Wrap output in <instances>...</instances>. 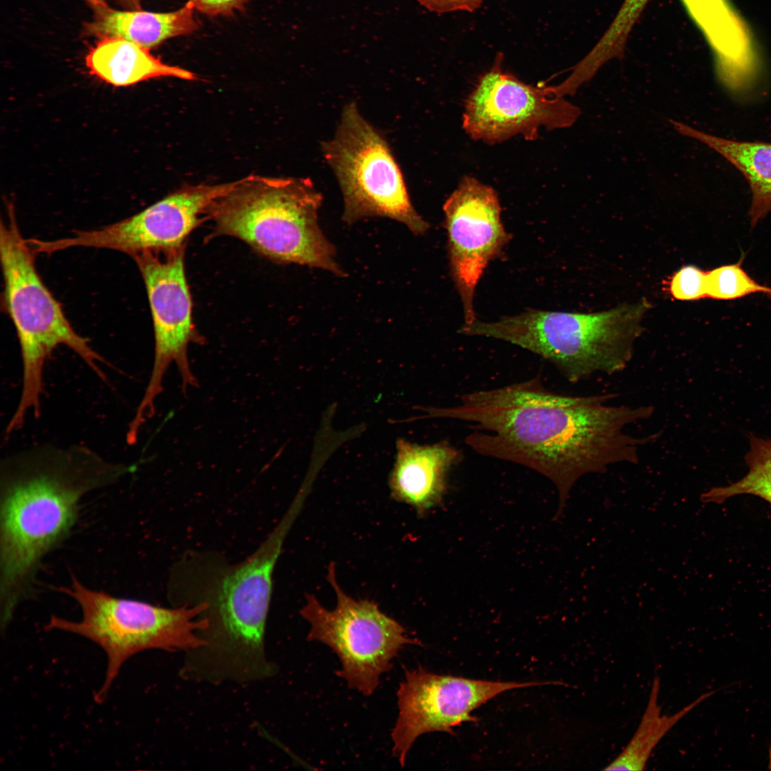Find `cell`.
I'll use <instances>...</instances> for the list:
<instances>
[{
  "instance_id": "3",
  "label": "cell",
  "mask_w": 771,
  "mask_h": 771,
  "mask_svg": "<svg viewBox=\"0 0 771 771\" xmlns=\"http://www.w3.org/2000/svg\"><path fill=\"white\" fill-rule=\"evenodd\" d=\"M295 500L284 518L261 547L221 578L203 616L208 628L203 644L188 651L186 667L197 680L212 685L262 681L276 672L265 650V630L273 571L283 541L298 513Z\"/></svg>"
},
{
  "instance_id": "6",
  "label": "cell",
  "mask_w": 771,
  "mask_h": 771,
  "mask_svg": "<svg viewBox=\"0 0 771 771\" xmlns=\"http://www.w3.org/2000/svg\"><path fill=\"white\" fill-rule=\"evenodd\" d=\"M321 201L309 178L251 175L218 199L208 216L218 233L238 238L273 259L343 276L318 226Z\"/></svg>"
},
{
  "instance_id": "1",
  "label": "cell",
  "mask_w": 771,
  "mask_h": 771,
  "mask_svg": "<svg viewBox=\"0 0 771 771\" xmlns=\"http://www.w3.org/2000/svg\"><path fill=\"white\" fill-rule=\"evenodd\" d=\"M613 393L570 396L550 392L540 377L462 395L456 404L424 408L425 417L474 424L465 441L475 453L515 463L557 487L560 516L582 476L620 463H637L640 448L654 438L627 428L650 418L651 405H610Z\"/></svg>"
},
{
  "instance_id": "26",
  "label": "cell",
  "mask_w": 771,
  "mask_h": 771,
  "mask_svg": "<svg viewBox=\"0 0 771 771\" xmlns=\"http://www.w3.org/2000/svg\"><path fill=\"white\" fill-rule=\"evenodd\" d=\"M84 1L88 2L90 5H93V4H99V3H106V1H108V0H84ZM111 1H114L116 3L119 4L120 5L123 6H124V7L128 9H131V10H137V9H141V6H140L141 0H111Z\"/></svg>"
},
{
  "instance_id": "13",
  "label": "cell",
  "mask_w": 771,
  "mask_h": 771,
  "mask_svg": "<svg viewBox=\"0 0 771 771\" xmlns=\"http://www.w3.org/2000/svg\"><path fill=\"white\" fill-rule=\"evenodd\" d=\"M237 181L218 185L189 186L119 222L92 230L75 231L63 238L44 241L51 254L71 247L112 249L133 256L143 251H168L183 241L214 203Z\"/></svg>"
},
{
  "instance_id": "27",
  "label": "cell",
  "mask_w": 771,
  "mask_h": 771,
  "mask_svg": "<svg viewBox=\"0 0 771 771\" xmlns=\"http://www.w3.org/2000/svg\"><path fill=\"white\" fill-rule=\"evenodd\" d=\"M768 768H769V770H771V742H770V748H769V765H768Z\"/></svg>"
},
{
  "instance_id": "12",
  "label": "cell",
  "mask_w": 771,
  "mask_h": 771,
  "mask_svg": "<svg viewBox=\"0 0 771 771\" xmlns=\"http://www.w3.org/2000/svg\"><path fill=\"white\" fill-rule=\"evenodd\" d=\"M502 59L497 56L465 101L463 127L472 138L494 143L522 134L534 140L542 126L553 130L575 122L580 114L578 107L563 98L548 96L543 86L525 84L504 72Z\"/></svg>"
},
{
  "instance_id": "4",
  "label": "cell",
  "mask_w": 771,
  "mask_h": 771,
  "mask_svg": "<svg viewBox=\"0 0 771 771\" xmlns=\"http://www.w3.org/2000/svg\"><path fill=\"white\" fill-rule=\"evenodd\" d=\"M646 299L598 313L528 310L494 322L463 326L467 336L503 340L542 356L570 382L623 371L642 333Z\"/></svg>"
},
{
  "instance_id": "2",
  "label": "cell",
  "mask_w": 771,
  "mask_h": 771,
  "mask_svg": "<svg viewBox=\"0 0 771 771\" xmlns=\"http://www.w3.org/2000/svg\"><path fill=\"white\" fill-rule=\"evenodd\" d=\"M136 466L109 462L83 446L42 448L5 460L0 475V623L35 595L46 556L69 535L80 502Z\"/></svg>"
},
{
  "instance_id": "17",
  "label": "cell",
  "mask_w": 771,
  "mask_h": 771,
  "mask_svg": "<svg viewBox=\"0 0 771 771\" xmlns=\"http://www.w3.org/2000/svg\"><path fill=\"white\" fill-rule=\"evenodd\" d=\"M85 61L91 75L117 87L161 77L196 79L193 73L164 64L151 54L149 49L118 37L101 39L90 49Z\"/></svg>"
},
{
  "instance_id": "21",
  "label": "cell",
  "mask_w": 771,
  "mask_h": 771,
  "mask_svg": "<svg viewBox=\"0 0 771 771\" xmlns=\"http://www.w3.org/2000/svg\"><path fill=\"white\" fill-rule=\"evenodd\" d=\"M650 0H624L615 17L588 54L577 64L580 74L592 79L608 61L623 57L630 34Z\"/></svg>"
},
{
  "instance_id": "7",
  "label": "cell",
  "mask_w": 771,
  "mask_h": 771,
  "mask_svg": "<svg viewBox=\"0 0 771 771\" xmlns=\"http://www.w3.org/2000/svg\"><path fill=\"white\" fill-rule=\"evenodd\" d=\"M58 590L77 603L81 618L76 621L51 615L44 628L80 635L104 651L107 667L104 681L94 695L98 703L107 697L122 665L131 657L153 649L186 652L203 645L199 633L208 626L203 615L208 608L206 601L163 608L89 588L74 575L70 584Z\"/></svg>"
},
{
  "instance_id": "20",
  "label": "cell",
  "mask_w": 771,
  "mask_h": 771,
  "mask_svg": "<svg viewBox=\"0 0 771 771\" xmlns=\"http://www.w3.org/2000/svg\"><path fill=\"white\" fill-rule=\"evenodd\" d=\"M750 449L745 459L749 470L739 480L726 486L713 487L701 495L703 503L721 504L740 495H750L771 504V439L750 435Z\"/></svg>"
},
{
  "instance_id": "25",
  "label": "cell",
  "mask_w": 771,
  "mask_h": 771,
  "mask_svg": "<svg viewBox=\"0 0 771 771\" xmlns=\"http://www.w3.org/2000/svg\"><path fill=\"white\" fill-rule=\"evenodd\" d=\"M428 10L438 14L463 11L473 12L479 9L483 0H416Z\"/></svg>"
},
{
  "instance_id": "23",
  "label": "cell",
  "mask_w": 771,
  "mask_h": 771,
  "mask_svg": "<svg viewBox=\"0 0 771 771\" xmlns=\"http://www.w3.org/2000/svg\"><path fill=\"white\" fill-rule=\"evenodd\" d=\"M705 271L693 265L685 266L675 272L668 282V291L676 300L696 301L707 298Z\"/></svg>"
},
{
  "instance_id": "18",
  "label": "cell",
  "mask_w": 771,
  "mask_h": 771,
  "mask_svg": "<svg viewBox=\"0 0 771 771\" xmlns=\"http://www.w3.org/2000/svg\"><path fill=\"white\" fill-rule=\"evenodd\" d=\"M671 122L680 133L706 144L742 173L752 193L748 213L752 228L771 212V143L729 140Z\"/></svg>"
},
{
  "instance_id": "8",
  "label": "cell",
  "mask_w": 771,
  "mask_h": 771,
  "mask_svg": "<svg viewBox=\"0 0 771 771\" xmlns=\"http://www.w3.org/2000/svg\"><path fill=\"white\" fill-rule=\"evenodd\" d=\"M322 151L343 193L346 222L383 216L403 223L415 234L428 230L429 224L410 201L387 141L356 103L343 108L335 136L322 143Z\"/></svg>"
},
{
  "instance_id": "15",
  "label": "cell",
  "mask_w": 771,
  "mask_h": 771,
  "mask_svg": "<svg viewBox=\"0 0 771 771\" xmlns=\"http://www.w3.org/2000/svg\"><path fill=\"white\" fill-rule=\"evenodd\" d=\"M396 449L389 477L391 495L423 515L441 501L448 471L459 462L460 453L445 441L418 445L398 439Z\"/></svg>"
},
{
  "instance_id": "14",
  "label": "cell",
  "mask_w": 771,
  "mask_h": 771,
  "mask_svg": "<svg viewBox=\"0 0 771 771\" xmlns=\"http://www.w3.org/2000/svg\"><path fill=\"white\" fill-rule=\"evenodd\" d=\"M449 264L460 295L465 324L476 321L475 288L489 262L510 239L501 222L498 194L475 178L465 176L443 205Z\"/></svg>"
},
{
  "instance_id": "10",
  "label": "cell",
  "mask_w": 771,
  "mask_h": 771,
  "mask_svg": "<svg viewBox=\"0 0 771 771\" xmlns=\"http://www.w3.org/2000/svg\"><path fill=\"white\" fill-rule=\"evenodd\" d=\"M183 246L168 251H143L133 257L145 283L154 331V358L143 395L129 423L138 432L156 411L167 370L175 363L182 390L198 386L188 356L191 343H201L191 317V298L186 282Z\"/></svg>"
},
{
  "instance_id": "24",
  "label": "cell",
  "mask_w": 771,
  "mask_h": 771,
  "mask_svg": "<svg viewBox=\"0 0 771 771\" xmlns=\"http://www.w3.org/2000/svg\"><path fill=\"white\" fill-rule=\"evenodd\" d=\"M195 10L210 16H232L243 10L247 0H188Z\"/></svg>"
},
{
  "instance_id": "19",
  "label": "cell",
  "mask_w": 771,
  "mask_h": 771,
  "mask_svg": "<svg viewBox=\"0 0 771 771\" xmlns=\"http://www.w3.org/2000/svg\"><path fill=\"white\" fill-rule=\"evenodd\" d=\"M660 681L655 676L652 683L647 705L640 722L623 751L604 770H643L650 755L662 737L689 712L717 690L704 693L672 715H662L659 704Z\"/></svg>"
},
{
  "instance_id": "16",
  "label": "cell",
  "mask_w": 771,
  "mask_h": 771,
  "mask_svg": "<svg viewBox=\"0 0 771 771\" xmlns=\"http://www.w3.org/2000/svg\"><path fill=\"white\" fill-rule=\"evenodd\" d=\"M90 6L94 17L85 25L86 34L99 39L121 38L148 49L170 38L192 34L199 27L189 1L178 10L167 13L120 11L106 3Z\"/></svg>"
},
{
  "instance_id": "9",
  "label": "cell",
  "mask_w": 771,
  "mask_h": 771,
  "mask_svg": "<svg viewBox=\"0 0 771 771\" xmlns=\"http://www.w3.org/2000/svg\"><path fill=\"white\" fill-rule=\"evenodd\" d=\"M331 563L327 580L336 596L334 609L324 608L312 594L306 596L300 613L311 625L307 639L328 645L338 657L336 675L349 687L366 696L377 688L381 675L389 671L392 660L405 645H420L405 628L381 612L373 600H356L339 585Z\"/></svg>"
},
{
  "instance_id": "5",
  "label": "cell",
  "mask_w": 771,
  "mask_h": 771,
  "mask_svg": "<svg viewBox=\"0 0 771 771\" xmlns=\"http://www.w3.org/2000/svg\"><path fill=\"white\" fill-rule=\"evenodd\" d=\"M7 211V220L2 221L0 227L2 298L16 331L22 362L19 400L5 428L8 435H12L23 427L29 414L39 417L44 366L57 347L72 350L103 381L106 376L99 364L107 363L66 317L60 303L37 272L36 253L21 235L11 205Z\"/></svg>"
},
{
  "instance_id": "22",
  "label": "cell",
  "mask_w": 771,
  "mask_h": 771,
  "mask_svg": "<svg viewBox=\"0 0 771 771\" xmlns=\"http://www.w3.org/2000/svg\"><path fill=\"white\" fill-rule=\"evenodd\" d=\"M707 298L729 301L753 293L771 296V287L761 285L743 269L742 261L707 271Z\"/></svg>"
},
{
  "instance_id": "11",
  "label": "cell",
  "mask_w": 771,
  "mask_h": 771,
  "mask_svg": "<svg viewBox=\"0 0 771 771\" xmlns=\"http://www.w3.org/2000/svg\"><path fill=\"white\" fill-rule=\"evenodd\" d=\"M558 682H501L437 675L421 667L405 669L397 692L398 716L391 732L393 754L404 766L408 752L421 735L453 734L454 727L476 722L478 707L507 690Z\"/></svg>"
}]
</instances>
